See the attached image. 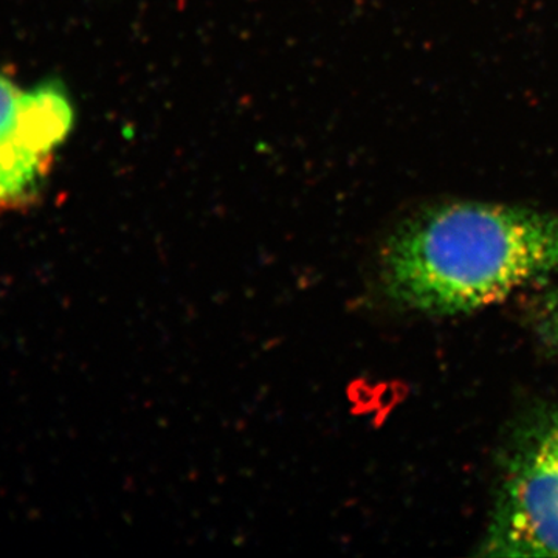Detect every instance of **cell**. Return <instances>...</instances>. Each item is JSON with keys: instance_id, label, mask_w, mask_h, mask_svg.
Wrapping results in <instances>:
<instances>
[{"instance_id": "1", "label": "cell", "mask_w": 558, "mask_h": 558, "mask_svg": "<svg viewBox=\"0 0 558 558\" xmlns=\"http://www.w3.org/2000/svg\"><path fill=\"white\" fill-rule=\"evenodd\" d=\"M381 295L433 317L487 310L558 274V213L449 202L402 220L377 253Z\"/></svg>"}, {"instance_id": "2", "label": "cell", "mask_w": 558, "mask_h": 558, "mask_svg": "<svg viewBox=\"0 0 558 558\" xmlns=\"http://www.w3.org/2000/svg\"><path fill=\"white\" fill-rule=\"evenodd\" d=\"M75 110L58 84L22 89L0 75V211L38 197Z\"/></svg>"}, {"instance_id": "3", "label": "cell", "mask_w": 558, "mask_h": 558, "mask_svg": "<svg viewBox=\"0 0 558 558\" xmlns=\"http://www.w3.org/2000/svg\"><path fill=\"white\" fill-rule=\"evenodd\" d=\"M480 556L558 557V422L502 487Z\"/></svg>"}, {"instance_id": "4", "label": "cell", "mask_w": 558, "mask_h": 558, "mask_svg": "<svg viewBox=\"0 0 558 558\" xmlns=\"http://www.w3.org/2000/svg\"><path fill=\"white\" fill-rule=\"evenodd\" d=\"M543 281L548 289L538 296L537 326L549 347L558 352V274Z\"/></svg>"}]
</instances>
